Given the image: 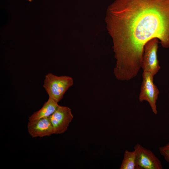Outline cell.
<instances>
[{
	"label": "cell",
	"mask_w": 169,
	"mask_h": 169,
	"mask_svg": "<svg viewBox=\"0 0 169 169\" xmlns=\"http://www.w3.org/2000/svg\"><path fill=\"white\" fill-rule=\"evenodd\" d=\"M154 76L150 72H143L139 100L141 102L144 101L148 102L153 113L156 114V102L159 91L153 82Z\"/></svg>",
	"instance_id": "3"
},
{
	"label": "cell",
	"mask_w": 169,
	"mask_h": 169,
	"mask_svg": "<svg viewBox=\"0 0 169 169\" xmlns=\"http://www.w3.org/2000/svg\"><path fill=\"white\" fill-rule=\"evenodd\" d=\"M159 43L158 38H152L146 44L144 49L141 68L143 72H150L154 76L160 69L157 56Z\"/></svg>",
	"instance_id": "4"
},
{
	"label": "cell",
	"mask_w": 169,
	"mask_h": 169,
	"mask_svg": "<svg viewBox=\"0 0 169 169\" xmlns=\"http://www.w3.org/2000/svg\"><path fill=\"white\" fill-rule=\"evenodd\" d=\"M28 0V1H29V2H31V1H32L33 0Z\"/></svg>",
	"instance_id": "11"
},
{
	"label": "cell",
	"mask_w": 169,
	"mask_h": 169,
	"mask_svg": "<svg viewBox=\"0 0 169 169\" xmlns=\"http://www.w3.org/2000/svg\"><path fill=\"white\" fill-rule=\"evenodd\" d=\"M159 152L166 161L169 164V142L159 148Z\"/></svg>",
	"instance_id": "10"
},
{
	"label": "cell",
	"mask_w": 169,
	"mask_h": 169,
	"mask_svg": "<svg viewBox=\"0 0 169 169\" xmlns=\"http://www.w3.org/2000/svg\"><path fill=\"white\" fill-rule=\"evenodd\" d=\"M134 149L136 150V169H162L161 162L150 150L137 143Z\"/></svg>",
	"instance_id": "5"
},
{
	"label": "cell",
	"mask_w": 169,
	"mask_h": 169,
	"mask_svg": "<svg viewBox=\"0 0 169 169\" xmlns=\"http://www.w3.org/2000/svg\"><path fill=\"white\" fill-rule=\"evenodd\" d=\"M59 106L58 102L49 97L40 109L33 113L29 117L28 120L31 121L49 117L56 110Z\"/></svg>",
	"instance_id": "8"
},
{
	"label": "cell",
	"mask_w": 169,
	"mask_h": 169,
	"mask_svg": "<svg viewBox=\"0 0 169 169\" xmlns=\"http://www.w3.org/2000/svg\"><path fill=\"white\" fill-rule=\"evenodd\" d=\"M109 12L116 59L114 71L132 79L141 68L148 41L156 38L169 48V0H116Z\"/></svg>",
	"instance_id": "1"
},
{
	"label": "cell",
	"mask_w": 169,
	"mask_h": 169,
	"mask_svg": "<svg viewBox=\"0 0 169 169\" xmlns=\"http://www.w3.org/2000/svg\"><path fill=\"white\" fill-rule=\"evenodd\" d=\"M73 83V79L71 77L58 76L49 73L45 76L43 87L49 97L58 103Z\"/></svg>",
	"instance_id": "2"
},
{
	"label": "cell",
	"mask_w": 169,
	"mask_h": 169,
	"mask_svg": "<svg viewBox=\"0 0 169 169\" xmlns=\"http://www.w3.org/2000/svg\"><path fill=\"white\" fill-rule=\"evenodd\" d=\"M28 130L32 138L49 136L54 134L49 117L29 121Z\"/></svg>",
	"instance_id": "7"
},
{
	"label": "cell",
	"mask_w": 169,
	"mask_h": 169,
	"mask_svg": "<svg viewBox=\"0 0 169 169\" xmlns=\"http://www.w3.org/2000/svg\"><path fill=\"white\" fill-rule=\"evenodd\" d=\"M137 151L136 150L130 151L126 150L120 169H136Z\"/></svg>",
	"instance_id": "9"
},
{
	"label": "cell",
	"mask_w": 169,
	"mask_h": 169,
	"mask_svg": "<svg viewBox=\"0 0 169 169\" xmlns=\"http://www.w3.org/2000/svg\"><path fill=\"white\" fill-rule=\"evenodd\" d=\"M49 117L53 127L54 134H61L67 131L73 116L69 108L59 105Z\"/></svg>",
	"instance_id": "6"
}]
</instances>
